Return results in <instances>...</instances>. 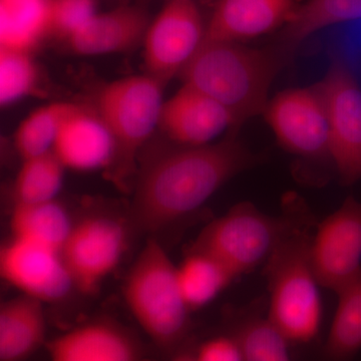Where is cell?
Wrapping results in <instances>:
<instances>
[{
    "mask_svg": "<svg viewBox=\"0 0 361 361\" xmlns=\"http://www.w3.org/2000/svg\"><path fill=\"white\" fill-rule=\"evenodd\" d=\"M252 161L253 157L235 137L161 154L137 180L132 225L149 235L165 229L200 208Z\"/></svg>",
    "mask_w": 361,
    "mask_h": 361,
    "instance_id": "6da1fadb",
    "label": "cell"
},
{
    "mask_svg": "<svg viewBox=\"0 0 361 361\" xmlns=\"http://www.w3.org/2000/svg\"><path fill=\"white\" fill-rule=\"evenodd\" d=\"M283 234L264 265L269 303L267 317L289 344H307L319 334L322 303L311 257L318 223L302 202L284 204Z\"/></svg>",
    "mask_w": 361,
    "mask_h": 361,
    "instance_id": "7a4b0ae2",
    "label": "cell"
},
{
    "mask_svg": "<svg viewBox=\"0 0 361 361\" xmlns=\"http://www.w3.org/2000/svg\"><path fill=\"white\" fill-rule=\"evenodd\" d=\"M279 65L273 51L205 39L180 73L184 85L224 106L235 128H239L252 116L264 113Z\"/></svg>",
    "mask_w": 361,
    "mask_h": 361,
    "instance_id": "3957f363",
    "label": "cell"
},
{
    "mask_svg": "<svg viewBox=\"0 0 361 361\" xmlns=\"http://www.w3.org/2000/svg\"><path fill=\"white\" fill-rule=\"evenodd\" d=\"M123 298L159 348L175 353L185 345L192 311L180 293L177 266L156 239L148 240L128 273Z\"/></svg>",
    "mask_w": 361,
    "mask_h": 361,
    "instance_id": "277c9868",
    "label": "cell"
},
{
    "mask_svg": "<svg viewBox=\"0 0 361 361\" xmlns=\"http://www.w3.org/2000/svg\"><path fill=\"white\" fill-rule=\"evenodd\" d=\"M284 216L266 215L250 203L229 212L202 230L191 250L217 259L235 277L265 265L283 234Z\"/></svg>",
    "mask_w": 361,
    "mask_h": 361,
    "instance_id": "5b68a950",
    "label": "cell"
},
{
    "mask_svg": "<svg viewBox=\"0 0 361 361\" xmlns=\"http://www.w3.org/2000/svg\"><path fill=\"white\" fill-rule=\"evenodd\" d=\"M165 85L149 75L114 80L99 92V116L116 142L114 165L125 172L137 151L159 128Z\"/></svg>",
    "mask_w": 361,
    "mask_h": 361,
    "instance_id": "8992f818",
    "label": "cell"
},
{
    "mask_svg": "<svg viewBox=\"0 0 361 361\" xmlns=\"http://www.w3.org/2000/svg\"><path fill=\"white\" fill-rule=\"evenodd\" d=\"M329 125V157L344 185L361 179V87L343 59H334L319 85Z\"/></svg>",
    "mask_w": 361,
    "mask_h": 361,
    "instance_id": "52a82bcc",
    "label": "cell"
},
{
    "mask_svg": "<svg viewBox=\"0 0 361 361\" xmlns=\"http://www.w3.org/2000/svg\"><path fill=\"white\" fill-rule=\"evenodd\" d=\"M205 33L200 11L193 0H169L149 23L145 37L147 75L167 85L194 58Z\"/></svg>",
    "mask_w": 361,
    "mask_h": 361,
    "instance_id": "ba28073f",
    "label": "cell"
},
{
    "mask_svg": "<svg viewBox=\"0 0 361 361\" xmlns=\"http://www.w3.org/2000/svg\"><path fill=\"white\" fill-rule=\"evenodd\" d=\"M127 232L109 217H89L73 224L61 249V257L73 287L90 294L115 270L125 250Z\"/></svg>",
    "mask_w": 361,
    "mask_h": 361,
    "instance_id": "9c48e42d",
    "label": "cell"
},
{
    "mask_svg": "<svg viewBox=\"0 0 361 361\" xmlns=\"http://www.w3.org/2000/svg\"><path fill=\"white\" fill-rule=\"evenodd\" d=\"M264 113L287 151L305 158H330L329 116L319 85L285 90L268 103Z\"/></svg>",
    "mask_w": 361,
    "mask_h": 361,
    "instance_id": "30bf717a",
    "label": "cell"
},
{
    "mask_svg": "<svg viewBox=\"0 0 361 361\" xmlns=\"http://www.w3.org/2000/svg\"><path fill=\"white\" fill-rule=\"evenodd\" d=\"M320 286L336 292L361 271V202L348 198L318 223L311 247Z\"/></svg>",
    "mask_w": 361,
    "mask_h": 361,
    "instance_id": "8fae6325",
    "label": "cell"
},
{
    "mask_svg": "<svg viewBox=\"0 0 361 361\" xmlns=\"http://www.w3.org/2000/svg\"><path fill=\"white\" fill-rule=\"evenodd\" d=\"M0 274L21 294L42 303L61 300L73 288L61 251L18 237L0 251Z\"/></svg>",
    "mask_w": 361,
    "mask_h": 361,
    "instance_id": "7c38bea8",
    "label": "cell"
},
{
    "mask_svg": "<svg viewBox=\"0 0 361 361\" xmlns=\"http://www.w3.org/2000/svg\"><path fill=\"white\" fill-rule=\"evenodd\" d=\"M159 128L172 141L186 147L211 144L228 128H235L229 111L199 90L183 85L164 102Z\"/></svg>",
    "mask_w": 361,
    "mask_h": 361,
    "instance_id": "4fadbf2b",
    "label": "cell"
},
{
    "mask_svg": "<svg viewBox=\"0 0 361 361\" xmlns=\"http://www.w3.org/2000/svg\"><path fill=\"white\" fill-rule=\"evenodd\" d=\"M45 346L49 361H142L137 339L125 327L108 320L82 323Z\"/></svg>",
    "mask_w": 361,
    "mask_h": 361,
    "instance_id": "5bb4252c",
    "label": "cell"
},
{
    "mask_svg": "<svg viewBox=\"0 0 361 361\" xmlns=\"http://www.w3.org/2000/svg\"><path fill=\"white\" fill-rule=\"evenodd\" d=\"M301 0H218L205 39L240 42L286 25Z\"/></svg>",
    "mask_w": 361,
    "mask_h": 361,
    "instance_id": "9a60e30c",
    "label": "cell"
},
{
    "mask_svg": "<svg viewBox=\"0 0 361 361\" xmlns=\"http://www.w3.org/2000/svg\"><path fill=\"white\" fill-rule=\"evenodd\" d=\"M116 142L99 116L73 106L56 135L52 153L63 167L87 172L113 165Z\"/></svg>",
    "mask_w": 361,
    "mask_h": 361,
    "instance_id": "2e32d148",
    "label": "cell"
},
{
    "mask_svg": "<svg viewBox=\"0 0 361 361\" xmlns=\"http://www.w3.org/2000/svg\"><path fill=\"white\" fill-rule=\"evenodd\" d=\"M149 23L139 7L121 6L99 13L68 39L78 56H102L128 51L145 39Z\"/></svg>",
    "mask_w": 361,
    "mask_h": 361,
    "instance_id": "e0dca14e",
    "label": "cell"
},
{
    "mask_svg": "<svg viewBox=\"0 0 361 361\" xmlns=\"http://www.w3.org/2000/svg\"><path fill=\"white\" fill-rule=\"evenodd\" d=\"M42 301L23 295L0 307V361H25L47 344Z\"/></svg>",
    "mask_w": 361,
    "mask_h": 361,
    "instance_id": "ac0fdd59",
    "label": "cell"
},
{
    "mask_svg": "<svg viewBox=\"0 0 361 361\" xmlns=\"http://www.w3.org/2000/svg\"><path fill=\"white\" fill-rule=\"evenodd\" d=\"M336 293L338 303L323 346V360L351 361L361 350V271Z\"/></svg>",
    "mask_w": 361,
    "mask_h": 361,
    "instance_id": "d6986e66",
    "label": "cell"
},
{
    "mask_svg": "<svg viewBox=\"0 0 361 361\" xmlns=\"http://www.w3.org/2000/svg\"><path fill=\"white\" fill-rule=\"evenodd\" d=\"M51 0H0V49L30 52L49 33Z\"/></svg>",
    "mask_w": 361,
    "mask_h": 361,
    "instance_id": "ffe728a7",
    "label": "cell"
},
{
    "mask_svg": "<svg viewBox=\"0 0 361 361\" xmlns=\"http://www.w3.org/2000/svg\"><path fill=\"white\" fill-rule=\"evenodd\" d=\"M178 284L190 310L212 302L236 277L217 259L203 252L190 250L177 266Z\"/></svg>",
    "mask_w": 361,
    "mask_h": 361,
    "instance_id": "44dd1931",
    "label": "cell"
},
{
    "mask_svg": "<svg viewBox=\"0 0 361 361\" xmlns=\"http://www.w3.org/2000/svg\"><path fill=\"white\" fill-rule=\"evenodd\" d=\"M70 216L56 201L16 203L11 216L13 237L32 240L61 251L73 229Z\"/></svg>",
    "mask_w": 361,
    "mask_h": 361,
    "instance_id": "7402d4cb",
    "label": "cell"
},
{
    "mask_svg": "<svg viewBox=\"0 0 361 361\" xmlns=\"http://www.w3.org/2000/svg\"><path fill=\"white\" fill-rule=\"evenodd\" d=\"M229 334L238 342L244 361H291L290 344L273 326L267 315L256 308L237 312Z\"/></svg>",
    "mask_w": 361,
    "mask_h": 361,
    "instance_id": "603a6c76",
    "label": "cell"
},
{
    "mask_svg": "<svg viewBox=\"0 0 361 361\" xmlns=\"http://www.w3.org/2000/svg\"><path fill=\"white\" fill-rule=\"evenodd\" d=\"M360 21L361 0H305L285 25V39L290 44H299L323 30Z\"/></svg>",
    "mask_w": 361,
    "mask_h": 361,
    "instance_id": "cb8c5ba5",
    "label": "cell"
},
{
    "mask_svg": "<svg viewBox=\"0 0 361 361\" xmlns=\"http://www.w3.org/2000/svg\"><path fill=\"white\" fill-rule=\"evenodd\" d=\"M65 170L52 151L23 160L14 182L16 203L54 201L63 186Z\"/></svg>",
    "mask_w": 361,
    "mask_h": 361,
    "instance_id": "d4e9b609",
    "label": "cell"
},
{
    "mask_svg": "<svg viewBox=\"0 0 361 361\" xmlns=\"http://www.w3.org/2000/svg\"><path fill=\"white\" fill-rule=\"evenodd\" d=\"M73 106L47 104L26 116L16 133V146L23 160L52 151L61 123Z\"/></svg>",
    "mask_w": 361,
    "mask_h": 361,
    "instance_id": "484cf974",
    "label": "cell"
},
{
    "mask_svg": "<svg viewBox=\"0 0 361 361\" xmlns=\"http://www.w3.org/2000/svg\"><path fill=\"white\" fill-rule=\"evenodd\" d=\"M37 82V70L30 52L0 49V104H13L28 96Z\"/></svg>",
    "mask_w": 361,
    "mask_h": 361,
    "instance_id": "4316f807",
    "label": "cell"
},
{
    "mask_svg": "<svg viewBox=\"0 0 361 361\" xmlns=\"http://www.w3.org/2000/svg\"><path fill=\"white\" fill-rule=\"evenodd\" d=\"M96 14L94 0H51L49 33L71 39Z\"/></svg>",
    "mask_w": 361,
    "mask_h": 361,
    "instance_id": "83f0119b",
    "label": "cell"
},
{
    "mask_svg": "<svg viewBox=\"0 0 361 361\" xmlns=\"http://www.w3.org/2000/svg\"><path fill=\"white\" fill-rule=\"evenodd\" d=\"M196 361H244L238 342L229 334L213 337L195 350Z\"/></svg>",
    "mask_w": 361,
    "mask_h": 361,
    "instance_id": "f1b7e54d",
    "label": "cell"
},
{
    "mask_svg": "<svg viewBox=\"0 0 361 361\" xmlns=\"http://www.w3.org/2000/svg\"><path fill=\"white\" fill-rule=\"evenodd\" d=\"M195 350L196 348L184 345L179 350L176 351L170 361H196Z\"/></svg>",
    "mask_w": 361,
    "mask_h": 361,
    "instance_id": "f546056e",
    "label": "cell"
}]
</instances>
